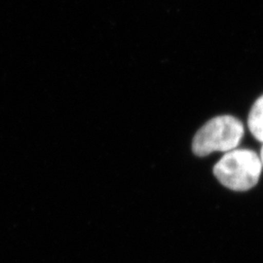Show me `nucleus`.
<instances>
[{
    "instance_id": "nucleus-3",
    "label": "nucleus",
    "mask_w": 263,
    "mask_h": 263,
    "mask_svg": "<svg viewBox=\"0 0 263 263\" xmlns=\"http://www.w3.org/2000/svg\"><path fill=\"white\" fill-rule=\"evenodd\" d=\"M248 125L254 138L263 142V95L253 105L249 114Z\"/></svg>"
},
{
    "instance_id": "nucleus-1",
    "label": "nucleus",
    "mask_w": 263,
    "mask_h": 263,
    "mask_svg": "<svg viewBox=\"0 0 263 263\" xmlns=\"http://www.w3.org/2000/svg\"><path fill=\"white\" fill-rule=\"evenodd\" d=\"M261 169V161L254 151L235 148L216 163L214 175L226 187L247 191L257 184Z\"/></svg>"
},
{
    "instance_id": "nucleus-4",
    "label": "nucleus",
    "mask_w": 263,
    "mask_h": 263,
    "mask_svg": "<svg viewBox=\"0 0 263 263\" xmlns=\"http://www.w3.org/2000/svg\"><path fill=\"white\" fill-rule=\"evenodd\" d=\"M259 158H260V161H261V165H262L263 167V145L262 147H261V151H260V155H259Z\"/></svg>"
},
{
    "instance_id": "nucleus-2",
    "label": "nucleus",
    "mask_w": 263,
    "mask_h": 263,
    "mask_svg": "<svg viewBox=\"0 0 263 263\" xmlns=\"http://www.w3.org/2000/svg\"><path fill=\"white\" fill-rule=\"evenodd\" d=\"M243 123L230 115L217 116L206 123L195 135L192 149L197 156L221 151L228 152L238 146L244 136Z\"/></svg>"
}]
</instances>
